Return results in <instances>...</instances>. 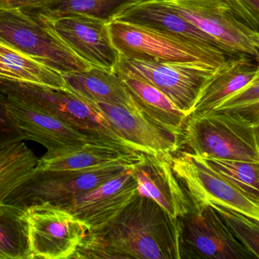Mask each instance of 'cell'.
Masks as SVG:
<instances>
[{"label": "cell", "instance_id": "24", "mask_svg": "<svg viewBox=\"0 0 259 259\" xmlns=\"http://www.w3.org/2000/svg\"><path fill=\"white\" fill-rule=\"evenodd\" d=\"M38 160L23 142L0 150V204L29 177Z\"/></svg>", "mask_w": 259, "mask_h": 259}, {"label": "cell", "instance_id": "29", "mask_svg": "<svg viewBox=\"0 0 259 259\" xmlns=\"http://www.w3.org/2000/svg\"><path fill=\"white\" fill-rule=\"evenodd\" d=\"M236 17L259 31V0H225Z\"/></svg>", "mask_w": 259, "mask_h": 259}, {"label": "cell", "instance_id": "18", "mask_svg": "<svg viewBox=\"0 0 259 259\" xmlns=\"http://www.w3.org/2000/svg\"><path fill=\"white\" fill-rule=\"evenodd\" d=\"M257 63L255 59L245 54L229 58L204 86L192 113L213 110L232 94L259 77Z\"/></svg>", "mask_w": 259, "mask_h": 259}, {"label": "cell", "instance_id": "16", "mask_svg": "<svg viewBox=\"0 0 259 259\" xmlns=\"http://www.w3.org/2000/svg\"><path fill=\"white\" fill-rule=\"evenodd\" d=\"M97 104L118 136L137 151L166 155L180 148V138L156 125L139 110L117 104Z\"/></svg>", "mask_w": 259, "mask_h": 259}, {"label": "cell", "instance_id": "2", "mask_svg": "<svg viewBox=\"0 0 259 259\" xmlns=\"http://www.w3.org/2000/svg\"><path fill=\"white\" fill-rule=\"evenodd\" d=\"M258 127V123L226 112L192 113L183 127L179 148L184 146L188 152L203 158L259 163Z\"/></svg>", "mask_w": 259, "mask_h": 259}, {"label": "cell", "instance_id": "19", "mask_svg": "<svg viewBox=\"0 0 259 259\" xmlns=\"http://www.w3.org/2000/svg\"><path fill=\"white\" fill-rule=\"evenodd\" d=\"M145 154L125 145L92 141L70 154L55 158H40L34 169L81 170L100 167L116 162L136 164L142 160Z\"/></svg>", "mask_w": 259, "mask_h": 259}, {"label": "cell", "instance_id": "23", "mask_svg": "<svg viewBox=\"0 0 259 259\" xmlns=\"http://www.w3.org/2000/svg\"><path fill=\"white\" fill-rule=\"evenodd\" d=\"M0 259H31L26 209L0 204Z\"/></svg>", "mask_w": 259, "mask_h": 259}, {"label": "cell", "instance_id": "13", "mask_svg": "<svg viewBox=\"0 0 259 259\" xmlns=\"http://www.w3.org/2000/svg\"><path fill=\"white\" fill-rule=\"evenodd\" d=\"M1 99L7 116L20 132L24 140L34 141L48 150L42 159L70 154L88 142L95 141L58 118L25 103L3 94Z\"/></svg>", "mask_w": 259, "mask_h": 259}, {"label": "cell", "instance_id": "31", "mask_svg": "<svg viewBox=\"0 0 259 259\" xmlns=\"http://www.w3.org/2000/svg\"><path fill=\"white\" fill-rule=\"evenodd\" d=\"M51 0H0V8H18L25 12L38 10Z\"/></svg>", "mask_w": 259, "mask_h": 259}, {"label": "cell", "instance_id": "21", "mask_svg": "<svg viewBox=\"0 0 259 259\" xmlns=\"http://www.w3.org/2000/svg\"><path fill=\"white\" fill-rule=\"evenodd\" d=\"M119 76L139 111L156 125L180 138L187 115L154 86L131 77Z\"/></svg>", "mask_w": 259, "mask_h": 259}, {"label": "cell", "instance_id": "9", "mask_svg": "<svg viewBox=\"0 0 259 259\" xmlns=\"http://www.w3.org/2000/svg\"><path fill=\"white\" fill-rule=\"evenodd\" d=\"M180 16L214 39L230 56L259 60V32L239 20L225 0H163Z\"/></svg>", "mask_w": 259, "mask_h": 259}, {"label": "cell", "instance_id": "5", "mask_svg": "<svg viewBox=\"0 0 259 259\" xmlns=\"http://www.w3.org/2000/svg\"><path fill=\"white\" fill-rule=\"evenodd\" d=\"M135 165L127 162H116L81 170L34 169L4 202L25 209L42 204L60 205L99 187Z\"/></svg>", "mask_w": 259, "mask_h": 259}, {"label": "cell", "instance_id": "32", "mask_svg": "<svg viewBox=\"0 0 259 259\" xmlns=\"http://www.w3.org/2000/svg\"><path fill=\"white\" fill-rule=\"evenodd\" d=\"M0 78H4V79L10 80H16L18 81L17 78H16L14 75L10 72V69L0 61Z\"/></svg>", "mask_w": 259, "mask_h": 259}, {"label": "cell", "instance_id": "22", "mask_svg": "<svg viewBox=\"0 0 259 259\" xmlns=\"http://www.w3.org/2000/svg\"><path fill=\"white\" fill-rule=\"evenodd\" d=\"M142 1L145 0H51L38 10L26 13L41 19L75 13L110 23L119 13Z\"/></svg>", "mask_w": 259, "mask_h": 259}, {"label": "cell", "instance_id": "7", "mask_svg": "<svg viewBox=\"0 0 259 259\" xmlns=\"http://www.w3.org/2000/svg\"><path fill=\"white\" fill-rule=\"evenodd\" d=\"M219 69L202 62L146 61L120 56L114 71L154 86L189 116L200 92Z\"/></svg>", "mask_w": 259, "mask_h": 259}, {"label": "cell", "instance_id": "25", "mask_svg": "<svg viewBox=\"0 0 259 259\" xmlns=\"http://www.w3.org/2000/svg\"><path fill=\"white\" fill-rule=\"evenodd\" d=\"M0 61L17 78L55 89H66V83L60 72L0 43Z\"/></svg>", "mask_w": 259, "mask_h": 259}, {"label": "cell", "instance_id": "28", "mask_svg": "<svg viewBox=\"0 0 259 259\" xmlns=\"http://www.w3.org/2000/svg\"><path fill=\"white\" fill-rule=\"evenodd\" d=\"M259 77L232 94L211 110L242 116L259 124Z\"/></svg>", "mask_w": 259, "mask_h": 259}, {"label": "cell", "instance_id": "15", "mask_svg": "<svg viewBox=\"0 0 259 259\" xmlns=\"http://www.w3.org/2000/svg\"><path fill=\"white\" fill-rule=\"evenodd\" d=\"M168 155L144 154L142 160L133 166V174L139 195L151 198L171 218L178 219L193 206L176 177Z\"/></svg>", "mask_w": 259, "mask_h": 259}, {"label": "cell", "instance_id": "26", "mask_svg": "<svg viewBox=\"0 0 259 259\" xmlns=\"http://www.w3.org/2000/svg\"><path fill=\"white\" fill-rule=\"evenodd\" d=\"M204 159L233 186L259 201V163L216 157Z\"/></svg>", "mask_w": 259, "mask_h": 259}, {"label": "cell", "instance_id": "20", "mask_svg": "<svg viewBox=\"0 0 259 259\" xmlns=\"http://www.w3.org/2000/svg\"><path fill=\"white\" fill-rule=\"evenodd\" d=\"M66 89L88 101L117 104L139 110L115 71L92 67L61 73Z\"/></svg>", "mask_w": 259, "mask_h": 259}, {"label": "cell", "instance_id": "11", "mask_svg": "<svg viewBox=\"0 0 259 259\" xmlns=\"http://www.w3.org/2000/svg\"><path fill=\"white\" fill-rule=\"evenodd\" d=\"M31 259L70 258L89 228L71 212L50 204L26 208Z\"/></svg>", "mask_w": 259, "mask_h": 259}, {"label": "cell", "instance_id": "30", "mask_svg": "<svg viewBox=\"0 0 259 259\" xmlns=\"http://www.w3.org/2000/svg\"><path fill=\"white\" fill-rule=\"evenodd\" d=\"M23 140V136L7 116L0 94V150Z\"/></svg>", "mask_w": 259, "mask_h": 259}, {"label": "cell", "instance_id": "14", "mask_svg": "<svg viewBox=\"0 0 259 259\" xmlns=\"http://www.w3.org/2000/svg\"><path fill=\"white\" fill-rule=\"evenodd\" d=\"M139 195L133 167L87 193L60 204L82 221L89 230L99 228L115 218Z\"/></svg>", "mask_w": 259, "mask_h": 259}, {"label": "cell", "instance_id": "4", "mask_svg": "<svg viewBox=\"0 0 259 259\" xmlns=\"http://www.w3.org/2000/svg\"><path fill=\"white\" fill-rule=\"evenodd\" d=\"M112 43L119 56L146 61L202 62L224 66L228 55L218 48L195 43L166 31L121 21L108 24Z\"/></svg>", "mask_w": 259, "mask_h": 259}, {"label": "cell", "instance_id": "12", "mask_svg": "<svg viewBox=\"0 0 259 259\" xmlns=\"http://www.w3.org/2000/svg\"><path fill=\"white\" fill-rule=\"evenodd\" d=\"M38 19L81 60L93 67L115 70L120 56L112 43L109 23L75 13Z\"/></svg>", "mask_w": 259, "mask_h": 259}, {"label": "cell", "instance_id": "17", "mask_svg": "<svg viewBox=\"0 0 259 259\" xmlns=\"http://www.w3.org/2000/svg\"><path fill=\"white\" fill-rule=\"evenodd\" d=\"M113 20L145 25L181 36L199 45L218 48L229 57H230L214 39L183 19L177 12L168 7L163 0H145L134 4L119 13Z\"/></svg>", "mask_w": 259, "mask_h": 259}, {"label": "cell", "instance_id": "3", "mask_svg": "<svg viewBox=\"0 0 259 259\" xmlns=\"http://www.w3.org/2000/svg\"><path fill=\"white\" fill-rule=\"evenodd\" d=\"M0 93L58 118L92 140L119 144L137 151L118 136L97 103L68 89L0 78Z\"/></svg>", "mask_w": 259, "mask_h": 259}, {"label": "cell", "instance_id": "1", "mask_svg": "<svg viewBox=\"0 0 259 259\" xmlns=\"http://www.w3.org/2000/svg\"><path fill=\"white\" fill-rule=\"evenodd\" d=\"M72 259H181L178 219L137 195L113 219L89 230Z\"/></svg>", "mask_w": 259, "mask_h": 259}, {"label": "cell", "instance_id": "6", "mask_svg": "<svg viewBox=\"0 0 259 259\" xmlns=\"http://www.w3.org/2000/svg\"><path fill=\"white\" fill-rule=\"evenodd\" d=\"M0 43L60 73L92 67L60 41L34 15L0 8Z\"/></svg>", "mask_w": 259, "mask_h": 259}, {"label": "cell", "instance_id": "8", "mask_svg": "<svg viewBox=\"0 0 259 259\" xmlns=\"http://www.w3.org/2000/svg\"><path fill=\"white\" fill-rule=\"evenodd\" d=\"M168 157L192 206L220 204L259 221V201L233 186L204 158L180 149Z\"/></svg>", "mask_w": 259, "mask_h": 259}, {"label": "cell", "instance_id": "10", "mask_svg": "<svg viewBox=\"0 0 259 259\" xmlns=\"http://www.w3.org/2000/svg\"><path fill=\"white\" fill-rule=\"evenodd\" d=\"M178 221L181 259H256L210 206H193Z\"/></svg>", "mask_w": 259, "mask_h": 259}, {"label": "cell", "instance_id": "27", "mask_svg": "<svg viewBox=\"0 0 259 259\" xmlns=\"http://www.w3.org/2000/svg\"><path fill=\"white\" fill-rule=\"evenodd\" d=\"M219 215L232 234L256 259L259 258V221L217 204H209Z\"/></svg>", "mask_w": 259, "mask_h": 259}]
</instances>
